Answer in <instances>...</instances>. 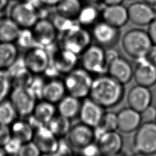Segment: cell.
I'll use <instances>...</instances> for the list:
<instances>
[{"label":"cell","mask_w":156,"mask_h":156,"mask_svg":"<svg viewBox=\"0 0 156 156\" xmlns=\"http://www.w3.org/2000/svg\"><path fill=\"white\" fill-rule=\"evenodd\" d=\"M127 101L129 107L141 112L151 105L152 94L149 87L136 84L129 91Z\"/></svg>","instance_id":"obj_19"},{"label":"cell","mask_w":156,"mask_h":156,"mask_svg":"<svg viewBox=\"0 0 156 156\" xmlns=\"http://www.w3.org/2000/svg\"><path fill=\"white\" fill-rule=\"evenodd\" d=\"M88 3H93V4H96L101 2V0H83Z\"/></svg>","instance_id":"obj_51"},{"label":"cell","mask_w":156,"mask_h":156,"mask_svg":"<svg viewBox=\"0 0 156 156\" xmlns=\"http://www.w3.org/2000/svg\"><path fill=\"white\" fill-rule=\"evenodd\" d=\"M22 143L18 140L12 136L10 140L3 146L6 154L18 155Z\"/></svg>","instance_id":"obj_40"},{"label":"cell","mask_w":156,"mask_h":156,"mask_svg":"<svg viewBox=\"0 0 156 156\" xmlns=\"http://www.w3.org/2000/svg\"><path fill=\"white\" fill-rule=\"evenodd\" d=\"M19 116L30 115L37 102V98L29 87H13L9 96Z\"/></svg>","instance_id":"obj_7"},{"label":"cell","mask_w":156,"mask_h":156,"mask_svg":"<svg viewBox=\"0 0 156 156\" xmlns=\"http://www.w3.org/2000/svg\"><path fill=\"white\" fill-rule=\"evenodd\" d=\"M147 33L153 44H156V17L148 25Z\"/></svg>","instance_id":"obj_45"},{"label":"cell","mask_w":156,"mask_h":156,"mask_svg":"<svg viewBox=\"0 0 156 156\" xmlns=\"http://www.w3.org/2000/svg\"><path fill=\"white\" fill-rule=\"evenodd\" d=\"M107 73L124 85L133 78V68L127 60L119 55L107 63Z\"/></svg>","instance_id":"obj_17"},{"label":"cell","mask_w":156,"mask_h":156,"mask_svg":"<svg viewBox=\"0 0 156 156\" xmlns=\"http://www.w3.org/2000/svg\"><path fill=\"white\" fill-rule=\"evenodd\" d=\"M31 30L38 46L46 48L54 44L58 31L50 19H38Z\"/></svg>","instance_id":"obj_11"},{"label":"cell","mask_w":156,"mask_h":156,"mask_svg":"<svg viewBox=\"0 0 156 156\" xmlns=\"http://www.w3.org/2000/svg\"><path fill=\"white\" fill-rule=\"evenodd\" d=\"M59 138L46 126H42L34 130L32 141L36 144L41 154L54 155L56 152Z\"/></svg>","instance_id":"obj_14"},{"label":"cell","mask_w":156,"mask_h":156,"mask_svg":"<svg viewBox=\"0 0 156 156\" xmlns=\"http://www.w3.org/2000/svg\"><path fill=\"white\" fill-rule=\"evenodd\" d=\"M107 132L118 129L117 115L112 112H105L99 124Z\"/></svg>","instance_id":"obj_37"},{"label":"cell","mask_w":156,"mask_h":156,"mask_svg":"<svg viewBox=\"0 0 156 156\" xmlns=\"http://www.w3.org/2000/svg\"><path fill=\"white\" fill-rule=\"evenodd\" d=\"M57 111L55 104L42 99L37 102L32 114L43 124L46 125L55 116Z\"/></svg>","instance_id":"obj_29"},{"label":"cell","mask_w":156,"mask_h":156,"mask_svg":"<svg viewBox=\"0 0 156 156\" xmlns=\"http://www.w3.org/2000/svg\"><path fill=\"white\" fill-rule=\"evenodd\" d=\"M12 88L11 75L7 70L0 69V102L9 98Z\"/></svg>","instance_id":"obj_34"},{"label":"cell","mask_w":156,"mask_h":156,"mask_svg":"<svg viewBox=\"0 0 156 156\" xmlns=\"http://www.w3.org/2000/svg\"><path fill=\"white\" fill-rule=\"evenodd\" d=\"M101 14V10L94 4L87 3L83 5L78 14L76 21L82 27L86 28L90 26L93 27L99 21Z\"/></svg>","instance_id":"obj_25"},{"label":"cell","mask_w":156,"mask_h":156,"mask_svg":"<svg viewBox=\"0 0 156 156\" xmlns=\"http://www.w3.org/2000/svg\"><path fill=\"white\" fill-rule=\"evenodd\" d=\"M6 154L4 151V149L3 148V147L2 146H0V156H3V155H5Z\"/></svg>","instance_id":"obj_52"},{"label":"cell","mask_w":156,"mask_h":156,"mask_svg":"<svg viewBox=\"0 0 156 156\" xmlns=\"http://www.w3.org/2000/svg\"><path fill=\"white\" fill-rule=\"evenodd\" d=\"M135 152L141 155L156 154V122H143L135 130L133 139Z\"/></svg>","instance_id":"obj_4"},{"label":"cell","mask_w":156,"mask_h":156,"mask_svg":"<svg viewBox=\"0 0 156 156\" xmlns=\"http://www.w3.org/2000/svg\"><path fill=\"white\" fill-rule=\"evenodd\" d=\"M96 141L101 155L106 156L119 154L124 143L122 136L116 130L105 132Z\"/></svg>","instance_id":"obj_18"},{"label":"cell","mask_w":156,"mask_h":156,"mask_svg":"<svg viewBox=\"0 0 156 156\" xmlns=\"http://www.w3.org/2000/svg\"><path fill=\"white\" fill-rule=\"evenodd\" d=\"M63 80L66 92L80 99L89 96L93 79L91 74L82 67L66 74Z\"/></svg>","instance_id":"obj_3"},{"label":"cell","mask_w":156,"mask_h":156,"mask_svg":"<svg viewBox=\"0 0 156 156\" xmlns=\"http://www.w3.org/2000/svg\"><path fill=\"white\" fill-rule=\"evenodd\" d=\"M20 30V27L9 16L0 18V42L15 43Z\"/></svg>","instance_id":"obj_28"},{"label":"cell","mask_w":156,"mask_h":156,"mask_svg":"<svg viewBox=\"0 0 156 156\" xmlns=\"http://www.w3.org/2000/svg\"><path fill=\"white\" fill-rule=\"evenodd\" d=\"M119 28L116 27L104 21H99L92 27L91 36L96 43L103 48H112L119 41Z\"/></svg>","instance_id":"obj_10"},{"label":"cell","mask_w":156,"mask_h":156,"mask_svg":"<svg viewBox=\"0 0 156 156\" xmlns=\"http://www.w3.org/2000/svg\"><path fill=\"white\" fill-rule=\"evenodd\" d=\"M121 43L124 52L135 60L145 57L153 44L147 31L138 28L127 30L122 38Z\"/></svg>","instance_id":"obj_2"},{"label":"cell","mask_w":156,"mask_h":156,"mask_svg":"<svg viewBox=\"0 0 156 156\" xmlns=\"http://www.w3.org/2000/svg\"><path fill=\"white\" fill-rule=\"evenodd\" d=\"M124 84L110 75L104 74L93 79L88 96L106 108L119 104L124 98Z\"/></svg>","instance_id":"obj_1"},{"label":"cell","mask_w":156,"mask_h":156,"mask_svg":"<svg viewBox=\"0 0 156 156\" xmlns=\"http://www.w3.org/2000/svg\"><path fill=\"white\" fill-rule=\"evenodd\" d=\"M9 17L20 29H31L39 19L37 10L25 0L12 5Z\"/></svg>","instance_id":"obj_9"},{"label":"cell","mask_w":156,"mask_h":156,"mask_svg":"<svg viewBox=\"0 0 156 156\" xmlns=\"http://www.w3.org/2000/svg\"><path fill=\"white\" fill-rule=\"evenodd\" d=\"M10 0H0V11L4 12L7 7Z\"/></svg>","instance_id":"obj_49"},{"label":"cell","mask_w":156,"mask_h":156,"mask_svg":"<svg viewBox=\"0 0 156 156\" xmlns=\"http://www.w3.org/2000/svg\"><path fill=\"white\" fill-rule=\"evenodd\" d=\"M12 138L10 127L0 124V146L3 147Z\"/></svg>","instance_id":"obj_43"},{"label":"cell","mask_w":156,"mask_h":156,"mask_svg":"<svg viewBox=\"0 0 156 156\" xmlns=\"http://www.w3.org/2000/svg\"><path fill=\"white\" fill-rule=\"evenodd\" d=\"M146 57L151 63L156 66V44L152 45L146 55Z\"/></svg>","instance_id":"obj_46"},{"label":"cell","mask_w":156,"mask_h":156,"mask_svg":"<svg viewBox=\"0 0 156 156\" xmlns=\"http://www.w3.org/2000/svg\"><path fill=\"white\" fill-rule=\"evenodd\" d=\"M123 1L124 0H101V2L104 4L105 5H109L122 4Z\"/></svg>","instance_id":"obj_48"},{"label":"cell","mask_w":156,"mask_h":156,"mask_svg":"<svg viewBox=\"0 0 156 156\" xmlns=\"http://www.w3.org/2000/svg\"><path fill=\"white\" fill-rule=\"evenodd\" d=\"M34 75L26 67L20 69L12 76L13 87H29Z\"/></svg>","instance_id":"obj_35"},{"label":"cell","mask_w":156,"mask_h":156,"mask_svg":"<svg viewBox=\"0 0 156 156\" xmlns=\"http://www.w3.org/2000/svg\"><path fill=\"white\" fill-rule=\"evenodd\" d=\"M91 34L78 23L63 33L61 39L62 48L80 55L91 44Z\"/></svg>","instance_id":"obj_5"},{"label":"cell","mask_w":156,"mask_h":156,"mask_svg":"<svg viewBox=\"0 0 156 156\" xmlns=\"http://www.w3.org/2000/svg\"><path fill=\"white\" fill-rule=\"evenodd\" d=\"M39 76L40 75H34V79L29 86L35 94L37 99H42V92L45 83L43 79L40 77Z\"/></svg>","instance_id":"obj_39"},{"label":"cell","mask_w":156,"mask_h":156,"mask_svg":"<svg viewBox=\"0 0 156 156\" xmlns=\"http://www.w3.org/2000/svg\"><path fill=\"white\" fill-rule=\"evenodd\" d=\"M142 123L148 122H155L156 108L151 105L140 112Z\"/></svg>","instance_id":"obj_42"},{"label":"cell","mask_w":156,"mask_h":156,"mask_svg":"<svg viewBox=\"0 0 156 156\" xmlns=\"http://www.w3.org/2000/svg\"><path fill=\"white\" fill-rule=\"evenodd\" d=\"M127 11L129 21L137 26H148L156 17L153 6L143 1L132 3Z\"/></svg>","instance_id":"obj_13"},{"label":"cell","mask_w":156,"mask_h":156,"mask_svg":"<svg viewBox=\"0 0 156 156\" xmlns=\"http://www.w3.org/2000/svg\"><path fill=\"white\" fill-rule=\"evenodd\" d=\"M18 48L15 43L0 42V69L7 70L19 57Z\"/></svg>","instance_id":"obj_26"},{"label":"cell","mask_w":156,"mask_h":156,"mask_svg":"<svg viewBox=\"0 0 156 156\" xmlns=\"http://www.w3.org/2000/svg\"><path fill=\"white\" fill-rule=\"evenodd\" d=\"M143 1L147 2V4L151 5L152 6L156 5V0H143Z\"/></svg>","instance_id":"obj_50"},{"label":"cell","mask_w":156,"mask_h":156,"mask_svg":"<svg viewBox=\"0 0 156 156\" xmlns=\"http://www.w3.org/2000/svg\"><path fill=\"white\" fill-rule=\"evenodd\" d=\"M80 151L82 152V154L84 155L96 156V155H101V153L97 144L96 143L94 144V142L85 146Z\"/></svg>","instance_id":"obj_44"},{"label":"cell","mask_w":156,"mask_h":156,"mask_svg":"<svg viewBox=\"0 0 156 156\" xmlns=\"http://www.w3.org/2000/svg\"><path fill=\"white\" fill-rule=\"evenodd\" d=\"M72 154H73V151L71 146L68 141L61 138L58 140V147L54 155H70Z\"/></svg>","instance_id":"obj_41"},{"label":"cell","mask_w":156,"mask_h":156,"mask_svg":"<svg viewBox=\"0 0 156 156\" xmlns=\"http://www.w3.org/2000/svg\"><path fill=\"white\" fill-rule=\"evenodd\" d=\"M15 43L18 48H20L26 50L38 46L35 41L31 29H20Z\"/></svg>","instance_id":"obj_33"},{"label":"cell","mask_w":156,"mask_h":156,"mask_svg":"<svg viewBox=\"0 0 156 156\" xmlns=\"http://www.w3.org/2000/svg\"><path fill=\"white\" fill-rule=\"evenodd\" d=\"M26 68L34 75L43 74L51 62L46 49L40 46H35L27 50L23 56Z\"/></svg>","instance_id":"obj_8"},{"label":"cell","mask_w":156,"mask_h":156,"mask_svg":"<svg viewBox=\"0 0 156 156\" xmlns=\"http://www.w3.org/2000/svg\"><path fill=\"white\" fill-rule=\"evenodd\" d=\"M81 104L80 99L70 94L65 95L58 102L57 112L58 114L71 119L79 115Z\"/></svg>","instance_id":"obj_24"},{"label":"cell","mask_w":156,"mask_h":156,"mask_svg":"<svg viewBox=\"0 0 156 156\" xmlns=\"http://www.w3.org/2000/svg\"><path fill=\"white\" fill-rule=\"evenodd\" d=\"M133 77L136 84L150 88L156 83V66L146 56L136 59Z\"/></svg>","instance_id":"obj_15"},{"label":"cell","mask_w":156,"mask_h":156,"mask_svg":"<svg viewBox=\"0 0 156 156\" xmlns=\"http://www.w3.org/2000/svg\"><path fill=\"white\" fill-rule=\"evenodd\" d=\"M61 0H41L43 4L48 7L55 6Z\"/></svg>","instance_id":"obj_47"},{"label":"cell","mask_w":156,"mask_h":156,"mask_svg":"<svg viewBox=\"0 0 156 156\" xmlns=\"http://www.w3.org/2000/svg\"><path fill=\"white\" fill-rule=\"evenodd\" d=\"M66 93L67 92L63 80L58 78L50 79L45 82L41 99L56 104L65 96Z\"/></svg>","instance_id":"obj_23"},{"label":"cell","mask_w":156,"mask_h":156,"mask_svg":"<svg viewBox=\"0 0 156 156\" xmlns=\"http://www.w3.org/2000/svg\"><path fill=\"white\" fill-rule=\"evenodd\" d=\"M82 6V0H61L55 6V12L66 18L76 20Z\"/></svg>","instance_id":"obj_30"},{"label":"cell","mask_w":156,"mask_h":156,"mask_svg":"<svg viewBox=\"0 0 156 156\" xmlns=\"http://www.w3.org/2000/svg\"></svg>","instance_id":"obj_57"},{"label":"cell","mask_w":156,"mask_h":156,"mask_svg":"<svg viewBox=\"0 0 156 156\" xmlns=\"http://www.w3.org/2000/svg\"><path fill=\"white\" fill-rule=\"evenodd\" d=\"M2 13H3V12H1V11H0V18H1L2 16H3V15H2Z\"/></svg>","instance_id":"obj_53"},{"label":"cell","mask_w":156,"mask_h":156,"mask_svg":"<svg viewBox=\"0 0 156 156\" xmlns=\"http://www.w3.org/2000/svg\"><path fill=\"white\" fill-rule=\"evenodd\" d=\"M46 126L58 138L67 136L71 127L70 119L60 114L55 115Z\"/></svg>","instance_id":"obj_31"},{"label":"cell","mask_w":156,"mask_h":156,"mask_svg":"<svg viewBox=\"0 0 156 156\" xmlns=\"http://www.w3.org/2000/svg\"><path fill=\"white\" fill-rule=\"evenodd\" d=\"M102 46L96 44H90L80 54L82 67L90 73L98 75L107 73V62L106 52Z\"/></svg>","instance_id":"obj_6"},{"label":"cell","mask_w":156,"mask_h":156,"mask_svg":"<svg viewBox=\"0 0 156 156\" xmlns=\"http://www.w3.org/2000/svg\"><path fill=\"white\" fill-rule=\"evenodd\" d=\"M9 127L12 136L22 143L32 140L34 129L27 121L17 119Z\"/></svg>","instance_id":"obj_27"},{"label":"cell","mask_w":156,"mask_h":156,"mask_svg":"<svg viewBox=\"0 0 156 156\" xmlns=\"http://www.w3.org/2000/svg\"><path fill=\"white\" fill-rule=\"evenodd\" d=\"M155 122H156V121H155Z\"/></svg>","instance_id":"obj_56"},{"label":"cell","mask_w":156,"mask_h":156,"mask_svg":"<svg viewBox=\"0 0 156 156\" xmlns=\"http://www.w3.org/2000/svg\"><path fill=\"white\" fill-rule=\"evenodd\" d=\"M50 20L52 22L57 31L62 33L68 30L77 23V21H75L74 20L66 18L57 13L56 12Z\"/></svg>","instance_id":"obj_36"},{"label":"cell","mask_w":156,"mask_h":156,"mask_svg":"<svg viewBox=\"0 0 156 156\" xmlns=\"http://www.w3.org/2000/svg\"><path fill=\"white\" fill-rule=\"evenodd\" d=\"M11 1H24V0H11Z\"/></svg>","instance_id":"obj_54"},{"label":"cell","mask_w":156,"mask_h":156,"mask_svg":"<svg viewBox=\"0 0 156 156\" xmlns=\"http://www.w3.org/2000/svg\"><path fill=\"white\" fill-rule=\"evenodd\" d=\"M67 141L72 147L81 150L95 141L93 128L82 122L76 124L71 127Z\"/></svg>","instance_id":"obj_12"},{"label":"cell","mask_w":156,"mask_h":156,"mask_svg":"<svg viewBox=\"0 0 156 156\" xmlns=\"http://www.w3.org/2000/svg\"><path fill=\"white\" fill-rule=\"evenodd\" d=\"M129 1H133V0H129Z\"/></svg>","instance_id":"obj_55"},{"label":"cell","mask_w":156,"mask_h":156,"mask_svg":"<svg viewBox=\"0 0 156 156\" xmlns=\"http://www.w3.org/2000/svg\"><path fill=\"white\" fill-rule=\"evenodd\" d=\"M78 62L77 54L63 48L56 51L51 59V63L58 73L64 74L76 68Z\"/></svg>","instance_id":"obj_22"},{"label":"cell","mask_w":156,"mask_h":156,"mask_svg":"<svg viewBox=\"0 0 156 156\" xmlns=\"http://www.w3.org/2000/svg\"><path fill=\"white\" fill-rule=\"evenodd\" d=\"M18 116L15 107L9 99L0 102V124L10 126Z\"/></svg>","instance_id":"obj_32"},{"label":"cell","mask_w":156,"mask_h":156,"mask_svg":"<svg viewBox=\"0 0 156 156\" xmlns=\"http://www.w3.org/2000/svg\"><path fill=\"white\" fill-rule=\"evenodd\" d=\"M40 155H41V152L32 140L22 143L18 154L19 156H38Z\"/></svg>","instance_id":"obj_38"},{"label":"cell","mask_w":156,"mask_h":156,"mask_svg":"<svg viewBox=\"0 0 156 156\" xmlns=\"http://www.w3.org/2000/svg\"><path fill=\"white\" fill-rule=\"evenodd\" d=\"M105 112L104 107L87 97L82 102L78 116L80 122L93 128L100 124Z\"/></svg>","instance_id":"obj_16"},{"label":"cell","mask_w":156,"mask_h":156,"mask_svg":"<svg viewBox=\"0 0 156 156\" xmlns=\"http://www.w3.org/2000/svg\"><path fill=\"white\" fill-rule=\"evenodd\" d=\"M101 18L110 25L120 28L129 21L127 8L122 4L105 5L101 10Z\"/></svg>","instance_id":"obj_20"},{"label":"cell","mask_w":156,"mask_h":156,"mask_svg":"<svg viewBox=\"0 0 156 156\" xmlns=\"http://www.w3.org/2000/svg\"><path fill=\"white\" fill-rule=\"evenodd\" d=\"M116 115L118 129L123 133L135 131L142 123L140 112L130 107L122 108Z\"/></svg>","instance_id":"obj_21"}]
</instances>
